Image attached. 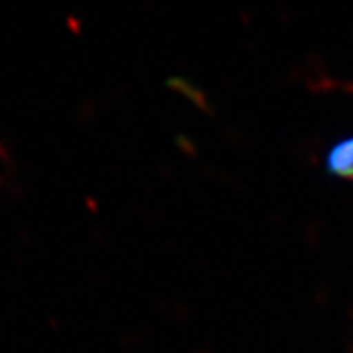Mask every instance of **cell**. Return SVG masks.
I'll return each mask as SVG.
<instances>
[{
    "instance_id": "6da1fadb",
    "label": "cell",
    "mask_w": 353,
    "mask_h": 353,
    "mask_svg": "<svg viewBox=\"0 0 353 353\" xmlns=\"http://www.w3.org/2000/svg\"><path fill=\"white\" fill-rule=\"evenodd\" d=\"M325 170L337 179L353 181V135L335 141L326 150Z\"/></svg>"
}]
</instances>
